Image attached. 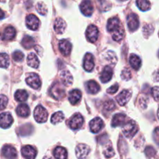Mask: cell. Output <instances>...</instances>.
<instances>
[{
	"label": "cell",
	"mask_w": 159,
	"mask_h": 159,
	"mask_svg": "<svg viewBox=\"0 0 159 159\" xmlns=\"http://www.w3.org/2000/svg\"><path fill=\"white\" fill-rule=\"evenodd\" d=\"M84 119L80 113H76L68 121V126L72 130H78L82 127Z\"/></svg>",
	"instance_id": "5b68a950"
},
{
	"label": "cell",
	"mask_w": 159,
	"mask_h": 159,
	"mask_svg": "<svg viewBox=\"0 0 159 159\" xmlns=\"http://www.w3.org/2000/svg\"><path fill=\"white\" fill-rule=\"evenodd\" d=\"M66 28V23L63 19L57 18L55 20L54 25V29L57 34H62Z\"/></svg>",
	"instance_id": "603a6c76"
},
{
	"label": "cell",
	"mask_w": 159,
	"mask_h": 159,
	"mask_svg": "<svg viewBox=\"0 0 159 159\" xmlns=\"http://www.w3.org/2000/svg\"><path fill=\"white\" fill-rule=\"evenodd\" d=\"M27 65L30 66L31 68H38L40 62H39L38 58H37V55L34 53H30L27 57Z\"/></svg>",
	"instance_id": "4316f807"
},
{
	"label": "cell",
	"mask_w": 159,
	"mask_h": 159,
	"mask_svg": "<svg viewBox=\"0 0 159 159\" xmlns=\"http://www.w3.org/2000/svg\"><path fill=\"white\" fill-rule=\"evenodd\" d=\"M158 57H159V52H158Z\"/></svg>",
	"instance_id": "681fc988"
},
{
	"label": "cell",
	"mask_w": 159,
	"mask_h": 159,
	"mask_svg": "<svg viewBox=\"0 0 159 159\" xmlns=\"http://www.w3.org/2000/svg\"><path fill=\"white\" fill-rule=\"evenodd\" d=\"M138 130V126L134 120H129L124 124L123 127V133L128 138H133L137 134Z\"/></svg>",
	"instance_id": "7a4b0ae2"
},
{
	"label": "cell",
	"mask_w": 159,
	"mask_h": 159,
	"mask_svg": "<svg viewBox=\"0 0 159 159\" xmlns=\"http://www.w3.org/2000/svg\"><path fill=\"white\" fill-rule=\"evenodd\" d=\"M154 79L155 82H159V70H158L154 75Z\"/></svg>",
	"instance_id": "f6af8a7d"
},
{
	"label": "cell",
	"mask_w": 159,
	"mask_h": 159,
	"mask_svg": "<svg viewBox=\"0 0 159 159\" xmlns=\"http://www.w3.org/2000/svg\"><path fill=\"white\" fill-rule=\"evenodd\" d=\"M61 82L65 86H69L72 84L73 82V78L71 73L68 71H63L61 73Z\"/></svg>",
	"instance_id": "7402d4cb"
},
{
	"label": "cell",
	"mask_w": 159,
	"mask_h": 159,
	"mask_svg": "<svg viewBox=\"0 0 159 159\" xmlns=\"http://www.w3.org/2000/svg\"><path fill=\"white\" fill-rule=\"evenodd\" d=\"M115 152L113 148H112V146H108V147L106 148V149L104 150V155H105L106 158H112V157L114 156Z\"/></svg>",
	"instance_id": "74e56055"
},
{
	"label": "cell",
	"mask_w": 159,
	"mask_h": 159,
	"mask_svg": "<svg viewBox=\"0 0 159 159\" xmlns=\"http://www.w3.org/2000/svg\"><path fill=\"white\" fill-rule=\"evenodd\" d=\"M127 25L130 31H134L138 30L139 26V20L138 16L134 13H131L127 17Z\"/></svg>",
	"instance_id": "5bb4252c"
},
{
	"label": "cell",
	"mask_w": 159,
	"mask_h": 159,
	"mask_svg": "<svg viewBox=\"0 0 159 159\" xmlns=\"http://www.w3.org/2000/svg\"><path fill=\"white\" fill-rule=\"evenodd\" d=\"M23 57H24V55H23V53L20 51H16L12 54V58H13L14 61H23Z\"/></svg>",
	"instance_id": "ab89813d"
},
{
	"label": "cell",
	"mask_w": 159,
	"mask_h": 159,
	"mask_svg": "<svg viewBox=\"0 0 159 159\" xmlns=\"http://www.w3.org/2000/svg\"><path fill=\"white\" fill-rule=\"evenodd\" d=\"M13 118L9 113H2L0 114V127L3 129H7L12 125Z\"/></svg>",
	"instance_id": "9c48e42d"
},
{
	"label": "cell",
	"mask_w": 159,
	"mask_h": 159,
	"mask_svg": "<svg viewBox=\"0 0 159 159\" xmlns=\"http://www.w3.org/2000/svg\"><path fill=\"white\" fill-rule=\"evenodd\" d=\"M15 99L18 102H24L28 99V93L25 90H17L15 93Z\"/></svg>",
	"instance_id": "4dcf8cb0"
},
{
	"label": "cell",
	"mask_w": 159,
	"mask_h": 159,
	"mask_svg": "<svg viewBox=\"0 0 159 159\" xmlns=\"http://www.w3.org/2000/svg\"><path fill=\"white\" fill-rule=\"evenodd\" d=\"M43 159H53V158H51V157L46 156V157H44V158H43Z\"/></svg>",
	"instance_id": "7dc6e473"
},
{
	"label": "cell",
	"mask_w": 159,
	"mask_h": 159,
	"mask_svg": "<svg viewBox=\"0 0 159 159\" xmlns=\"http://www.w3.org/2000/svg\"><path fill=\"white\" fill-rule=\"evenodd\" d=\"M35 44V41H34V38L30 36H26L22 40V45L26 49H30L31 48L34 46Z\"/></svg>",
	"instance_id": "f546056e"
},
{
	"label": "cell",
	"mask_w": 159,
	"mask_h": 159,
	"mask_svg": "<svg viewBox=\"0 0 159 159\" xmlns=\"http://www.w3.org/2000/svg\"><path fill=\"white\" fill-rule=\"evenodd\" d=\"M103 107L105 109V110L107 111H113L115 108H116V105H115L114 102H113L112 99H108V100L106 101L103 104Z\"/></svg>",
	"instance_id": "e575fe53"
},
{
	"label": "cell",
	"mask_w": 159,
	"mask_h": 159,
	"mask_svg": "<svg viewBox=\"0 0 159 159\" xmlns=\"http://www.w3.org/2000/svg\"><path fill=\"white\" fill-rule=\"evenodd\" d=\"M118 89H119L118 85L115 84V85H113V86H111L110 88H109L107 90V92L109 93V94H114V93H116V92H117Z\"/></svg>",
	"instance_id": "7bdbcfd3"
},
{
	"label": "cell",
	"mask_w": 159,
	"mask_h": 159,
	"mask_svg": "<svg viewBox=\"0 0 159 159\" xmlns=\"http://www.w3.org/2000/svg\"><path fill=\"white\" fill-rule=\"evenodd\" d=\"M34 118H35L36 121L37 123H45L48 120V113L46 110V109L43 108L42 106H37L34 110Z\"/></svg>",
	"instance_id": "277c9868"
},
{
	"label": "cell",
	"mask_w": 159,
	"mask_h": 159,
	"mask_svg": "<svg viewBox=\"0 0 159 159\" xmlns=\"http://www.w3.org/2000/svg\"><path fill=\"white\" fill-rule=\"evenodd\" d=\"M152 93L155 100L159 102V86H155L152 88Z\"/></svg>",
	"instance_id": "60d3db41"
},
{
	"label": "cell",
	"mask_w": 159,
	"mask_h": 159,
	"mask_svg": "<svg viewBox=\"0 0 159 159\" xmlns=\"http://www.w3.org/2000/svg\"><path fill=\"white\" fill-rule=\"evenodd\" d=\"M121 79L123 80H130L131 79V72H130V69L128 68H124L121 73Z\"/></svg>",
	"instance_id": "8d00e7d4"
},
{
	"label": "cell",
	"mask_w": 159,
	"mask_h": 159,
	"mask_svg": "<svg viewBox=\"0 0 159 159\" xmlns=\"http://www.w3.org/2000/svg\"><path fill=\"white\" fill-rule=\"evenodd\" d=\"M127 120V116L124 113H117L115 115L112 120V126L113 127L123 126L126 124Z\"/></svg>",
	"instance_id": "ac0fdd59"
},
{
	"label": "cell",
	"mask_w": 159,
	"mask_h": 159,
	"mask_svg": "<svg viewBox=\"0 0 159 159\" xmlns=\"http://www.w3.org/2000/svg\"><path fill=\"white\" fill-rule=\"evenodd\" d=\"M26 82L29 86L34 89H38L41 86V81L39 76L35 73H30L26 78Z\"/></svg>",
	"instance_id": "8992f818"
},
{
	"label": "cell",
	"mask_w": 159,
	"mask_h": 159,
	"mask_svg": "<svg viewBox=\"0 0 159 159\" xmlns=\"http://www.w3.org/2000/svg\"><path fill=\"white\" fill-rule=\"evenodd\" d=\"M157 114H158V119H159V108H158V113H157Z\"/></svg>",
	"instance_id": "c3c4849f"
},
{
	"label": "cell",
	"mask_w": 159,
	"mask_h": 159,
	"mask_svg": "<svg viewBox=\"0 0 159 159\" xmlns=\"http://www.w3.org/2000/svg\"><path fill=\"white\" fill-rule=\"evenodd\" d=\"M124 1H126V0H124Z\"/></svg>",
	"instance_id": "f907efd6"
},
{
	"label": "cell",
	"mask_w": 159,
	"mask_h": 159,
	"mask_svg": "<svg viewBox=\"0 0 159 159\" xmlns=\"http://www.w3.org/2000/svg\"><path fill=\"white\" fill-rule=\"evenodd\" d=\"M145 154L148 158H152V157L155 156L156 152L152 147H148L145 150Z\"/></svg>",
	"instance_id": "b9f144b4"
},
{
	"label": "cell",
	"mask_w": 159,
	"mask_h": 159,
	"mask_svg": "<svg viewBox=\"0 0 159 159\" xmlns=\"http://www.w3.org/2000/svg\"><path fill=\"white\" fill-rule=\"evenodd\" d=\"M54 155L56 159H67L68 153L66 149L62 147H57L54 151Z\"/></svg>",
	"instance_id": "83f0119b"
},
{
	"label": "cell",
	"mask_w": 159,
	"mask_h": 159,
	"mask_svg": "<svg viewBox=\"0 0 159 159\" xmlns=\"http://www.w3.org/2000/svg\"><path fill=\"white\" fill-rule=\"evenodd\" d=\"M90 130L93 133H98L103 127V121L99 117H96L89 124Z\"/></svg>",
	"instance_id": "2e32d148"
},
{
	"label": "cell",
	"mask_w": 159,
	"mask_h": 159,
	"mask_svg": "<svg viewBox=\"0 0 159 159\" xmlns=\"http://www.w3.org/2000/svg\"><path fill=\"white\" fill-rule=\"evenodd\" d=\"M16 34V30L15 28L12 27V26H8V27L6 28V30H4V33H3L2 38L3 40H12V39L15 37Z\"/></svg>",
	"instance_id": "484cf974"
},
{
	"label": "cell",
	"mask_w": 159,
	"mask_h": 159,
	"mask_svg": "<svg viewBox=\"0 0 159 159\" xmlns=\"http://www.w3.org/2000/svg\"><path fill=\"white\" fill-rule=\"evenodd\" d=\"M130 65L134 69L138 70L141 66V60L138 55L132 54L130 57Z\"/></svg>",
	"instance_id": "f1b7e54d"
},
{
	"label": "cell",
	"mask_w": 159,
	"mask_h": 159,
	"mask_svg": "<svg viewBox=\"0 0 159 159\" xmlns=\"http://www.w3.org/2000/svg\"><path fill=\"white\" fill-rule=\"evenodd\" d=\"M8 103V98L5 95H0V110H4Z\"/></svg>",
	"instance_id": "f35d334b"
},
{
	"label": "cell",
	"mask_w": 159,
	"mask_h": 159,
	"mask_svg": "<svg viewBox=\"0 0 159 159\" xmlns=\"http://www.w3.org/2000/svg\"><path fill=\"white\" fill-rule=\"evenodd\" d=\"M90 152V148L85 144H80L76 147L75 155L79 159H85Z\"/></svg>",
	"instance_id": "52a82bcc"
},
{
	"label": "cell",
	"mask_w": 159,
	"mask_h": 159,
	"mask_svg": "<svg viewBox=\"0 0 159 159\" xmlns=\"http://www.w3.org/2000/svg\"><path fill=\"white\" fill-rule=\"evenodd\" d=\"M131 98V93L129 90L124 89L116 96V101L120 106H124L129 102Z\"/></svg>",
	"instance_id": "8fae6325"
},
{
	"label": "cell",
	"mask_w": 159,
	"mask_h": 159,
	"mask_svg": "<svg viewBox=\"0 0 159 159\" xmlns=\"http://www.w3.org/2000/svg\"><path fill=\"white\" fill-rule=\"evenodd\" d=\"M2 155L6 159H17V152L16 148L10 145H6L2 151Z\"/></svg>",
	"instance_id": "7c38bea8"
},
{
	"label": "cell",
	"mask_w": 159,
	"mask_h": 159,
	"mask_svg": "<svg viewBox=\"0 0 159 159\" xmlns=\"http://www.w3.org/2000/svg\"><path fill=\"white\" fill-rule=\"evenodd\" d=\"M99 37V30L95 25H90L87 28L86 37L91 43H95Z\"/></svg>",
	"instance_id": "ba28073f"
},
{
	"label": "cell",
	"mask_w": 159,
	"mask_h": 159,
	"mask_svg": "<svg viewBox=\"0 0 159 159\" xmlns=\"http://www.w3.org/2000/svg\"><path fill=\"white\" fill-rule=\"evenodd\" d=\"M86 88L87 91L89 93H93V94H96L100 89V86L99 84L94 80H91L87 82L86 83Z\"/></svg>",
	"instance_id": "d4e9b609"
},
{
	"label": "cell",
	"mask_w": 159,
	"mask_h": 159,
	"mask_svg": "<svg viewBox=\"0 0 159 159\" xmlns=\"http://www.w3.org/2000/svg\"><path fill=\"white\" fill-rule=\"evenodd\" d=\"M112 77H113V69H112L111 67L106 66L102 70L100 76H99L101 82H103V83L108 82L112 79Z\"/></svg>",
	"instance_id": "d6986e66"
},
{
	"label": "cell",
	"mask_w": 159,
	"mask_h": 159,
	"mask_svg": "<svg viewBox=\"0 0 159 159\" xmlns=\"http://www.w3.org/2000/svg\"><path fill=\"white\" fill-rule=\"evenodd\" d=\"M26 24L29 29L32 30H37L40 25V20L34 14L28 15L26 18Z\"/></svg>",
	"instance_id": "30bf717a"
},
{
	"label": "cell",
	"mask_w": 159,
	"mask_h": 159,
	"mask_svg": "<svg viewBox=\"0 0 159 159\" xmlns=\"http://www.w3.org/2000/svg\"><path fill=\"white\" fill-rule=\"evenodd\" d=\"M154 140L157 144H159V127H156L154 131Z\"/></svg>",
	"instance_id": "ee69618b"
},
{
	"label": "cell",
	"mask_w": 159,
	"mask_h": 159,
	"mask_svg": "<svg viewBox=\"0 0 159 159\" xmlns=\"http://www.w3.org/2000/svg\"><path fill=\"white\" fill-rule=\"evenodd\" d=\"M9 65V57L6 53L0 54V68H8Z\"/></svg>",
	"instance_id": "836d02e7"
},
{
	"label": "cell",
	"mask_w": 159,
	"mask_h": 159,
	"mask_svg": "<svg viewBox=\"0 0 159 159\" xmlns=\"http://www.w3.org/2000/svg\"><path fill=\"white\" fill-rule=\"evenodd\" d=\"M50 93L52 97L56 99H63L65 96V90L63 85L60 82H56L54 85L51 88Z\"/></svg>",
	"instance_id": "3957f363"
},
{
	"label": "cell",
	"mask_w": 159,
	"mask_h": 159,
	"mask_svg": "<svg viewBox=\"0 0 159 159\" xmlns=\"http://www.w3.org/2000/svg\"><path fill=\"white\" fill-rule=\"evenodd\" d=\"M95 66V62H94V57L92 54L88 53L85 54V57H84V62H83V67L85 68V71H93V68Z\"/></svg>",
	"instance_id": "9a60e30c"
},
{
	"label": "cell",
	"mask_w": 159,
	"mask_h": 159,
	"mask_svg": "<svg viewBox=\"0 0 159 159\" xmlns=\"http://www.w3.org/2000/svg\"><path fill=\"white\" fill-rule=\"evenodd\" d=\"M81 98H82V93L79 91V89H74L71 91L68 95V99L69 102H71L72 105H75L78 102L80 101Z\"/></svg>",
	"instance_id": "44dd1931"
},
{
	"label": "cell",
	"mask_w": 159,
	"mask_h": 159,
	"mask_svg": "<svg viewBox=\"0 0 159 159\" xmlns=\"http://www.w3.org/2000/svg\"><path fill=\"white\" fill-rule=\"evenodd\" d=\"M81 12L86 16H89L93 14V6L90 0H84L80 5Z\"/></svg>",
	"instance_id": "4fadbf2b"
},
{
	"label": "cell",
	"mask_w": 159,
	"mask_h": 159,
	"mask_svg": "<svg viewBox=\"0 0 159 159\" xmlns=\"http://www.w3.org/2000/svg\"><path fill=\"white\" fill-rule=\"evenodd\" d=\"M30 110L26 104H20L16 108V113L22 117H27L30 115Z\"/></svg>",
	"instance_id": "cb8c5ba5"
},
{
	"label": "cell",
	"mask_w": 159,
	"mask_h": 159,
	"mask_svg": "<svg viewBox=\"0 0 159 159\" xmlns=\"http://www.w3.org/2000/svg\"><path fill=\"white\" fill-rule=\"evenodd\" d=\"M37 10L41 15H46L48 12V9H47L46 6L43 3L39 2L37 5Z\"/></svg>",
	"instance_id": "d590c367"
},
{
	"label": "cell",
	"mask_w": 159,
	"mask_h": 159,
	"mask_svg": "<svg viewBox=\"0 0 159 159\" xmlns=\"http://www.w3.org/2000/svg\"><path fill=\"white\" fill-rule=\"evenodd\" d=\"M137 6L141 10L147 11L151 8V3L149 0H137Z\"/></svg>",
	"instance_id": "1f68e13d"
},
{
	"label": "cell",
	"mask_w": 159,
	"mask_h": 159,
	"mask_svg": "<svg viewBox=\"0 0 159 159\" xmlns=\"http://www.w3.org/2000/svg\"><path fill=\"white\" fill-rule=\"evenodd\" d=\"M64 118H65L64 113H62L61 111H58L52 115L51 119V122L53 124H58V123H61L62 120H63Z\"/></svg>",
	"instance_id": "d6a6232c"
},
{
	"label": "cell",
	"mask_w": 159,
	"mask_h": 159,
	"mask_svg": "<svg viewBox=\"0 0 159 159\" xmlns=\"http://www.w3.org/2000/svg\"><path fill=\"white\" fill-rule=\"evenodd\" d=\"M107 30L112 33V37L115 41H120L124 37V29L118 18L114 17L108 20Z\"/></svg>",
	"instance_id": "6da1fadb"
},
{
	"label": "cell",
	"mask_w": 159,
	"mask_h": 159,
	"mask_svg": "<svg viewBox=\"0 0 159 159\" xmlns=\"http://www.w3.org/2000/svg\"><path fill=\"white\" fill-rule=\"evenodd\" d=\"M4 16H5L4 12H3V11L1 9H0V20H1V19L4 18Z\"/></svg>",
	"instance_id": "bcb514c9"
},
{
	"label": "cell",
	"mask_w": 159,
	"mask_h": 159,
	"mask_svg": "<svg viewBox=\"0 0 159 159\" xmlns=\"http://www.w3.org/2000/svg\"><path fill=\"white\" fill-rule=\"evenodd\" d=\"M22 155L26 159H34L37 155V151L30 145H26L22 148Z\"/></svg>",
	"instance_id": "e0dca14e"
},
{
	"label": "cell",
	"mask_w": 159,
	"mask_h": 159,
	"mask_svg": "<svg viewBox=\"0 0 159 159\" xmlns=\"http://www.w3.org/2000/svg\"><path fill=\"white\" fill-rule=\"evenodd\" d=\"M59 49L64 56L69 55L71 51V43L68 40H62L59 43Z\"/></svg>",
	"instance_id": "ffe728a7"
}]
</instances>
